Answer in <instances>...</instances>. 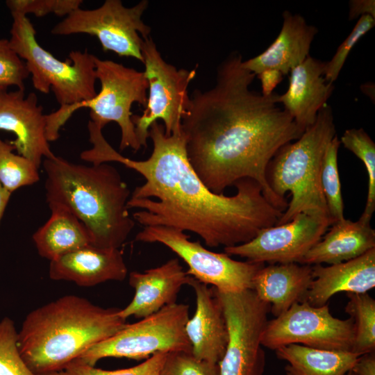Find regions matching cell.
Here are the masks:
<instances>
[{
  "instance_id": "cell-36",
  "label": "cell",
  "mask_w": 375,
  "mask_h": 375,
  "mask_svg": "<svg viewBox=\"0 0 375 375\" xmlns=\"http://www.w3.org/2000/svg\"><path fill=\"white\" fill-rule=\"evenodd\" d=\"M257 76L261 82V94L265 97L271 95L274 88L283 80V74L276 69H267L260 73Z\"/></svg>"
},
{
  "instance_id": "cell-22",
  "label": "cell",
  "mask_w": 375,
  "mask_h": 375,
  "mask_svg": "<svg viewBox=\"0 0 375 375\" xmlns=\"http://www.w3.org/2000/svg\"><path fill=\"white\" fill-rule=\"evenodd\" d=\"M313 281L312 265L297 262L263 265L252 280V290L278 317L304 301Z\"/></svg>"
},
{
  "instance_id": "cell-12",
  "label": "cell",
  "mask_w": 375,
  "mask_h": 375,
  "mask_svg": "<svg viewBox=\"0 0 375 375\" xmlns=\"http://www.w3.org/2000/svg\"><path fill=\"white\" fill-rule=\"evenodd\" d=\"M135 240L145 243H160L174 252L188 266L187 274L222 292L252 289V280L263 263L234 260L226 253L207 249L199 241L190 240L183 231L163 226H148L137 233Z\"/></svg>"
},
{
  "instance_id": "cell-11",
  "label": "cell",
  "mask_w": 375,
  "mask_h": 375,
  "mask_svg": "<svg viewBox=\"0 0 375 375\" xmlns=\"http://www.w3.org/2000/svg\"><path fill=\"white\" fill-rule=\"evenodd\" d=\"M148 6L146 0L133 7H125L120 0H106L94 9L79 8L58 23L51 33L88 34L99 40L104 51L133 57L143 63L142 44L149 38L151 28L142 17Z\"/></svg>"
},
{
  "instance_id": "cell-13",
  "label": "cell",
  "mask_w": 375,
  "mask_h": 375,
  "mask_svg": "<svg viewBox=\"0 0 375 375\" xmlns=\"http://www.w3.org/2000/svg\"><path fill=\"white\" fill-rule=\"evenodd\" d=\"M353 319L333 317L327 304L313 306L306 301L267 321L261 338L262 347L271 350L291 344L333 351H350L354 342Z\"/></svg>"
},
{
  "instance_id": "cell-7",
  "label": "cell",
  "mask_w": 375,
  "mask_h": 375,
  "mask_svg": "<svg viewBox=\"0 0 375 375\" xmlns=\"http://www.w3.org/2000/svg\"><path fill=\"white\" fill-rule=\"evenodd\" d=\"M8 40L12 49L25 62L33 87L48 94L51 90L60 106L89 101L97 94L94 55L88 49L72 51L65 61L55 58L40 45L36 31L24 15L11 13Z\"/></svg>"
},
{
  "instance_id": "cell-26",
  "label": "cell",
  "mask_w": 375,
  "mask_h": 375,
  "mask_svg": "<svg viewBox=\"0 0 375 375\" xmlns=\"http://www.w3.org/2000/svg\"><path fill=\"white\" fill-rule=\"evenodd\" d=\"M345 312L355 327L351 352L360 356L375 350V300L367 293H347Z\"/></svg>"
},
{
  "instance_id": "cell-8",
  "label": "cell",
  "mask_w": 375,
  "mask_h": 375,
  "mask_svg": "<svg viewBox=\"0 0 375 375\" xmlns=\"http://www.w3.org/2000/svg\"><path fill=\"white\" fill-rule=\"evenodd\" d=\"M189 306L174 303L142 320L128 324L110 338L92 346L76 360L94 366L104 358L147 359L157 353L192 352L185 326Z\"/></svg>"
},
{
  "instance_id": "cell-39",
  "label": "cell",
  "mask_w": 375,
  "mask_h": 375,
  "mask_svg": "<svg viewBox=\"0 0 375 375\" xmlns=\"http://www.w3.org/2000/svg\"><path fill=\"white\" fill-rule=\"evenodd\" d=\"M11 193L4 188L0 183V222L3 217L6 208L9 202Z\"/></svg>"
},
{
  "instance_id": "cell-10",
  "label": "cell",
  "mask_w": 375,
  "mask_h": 375,
  "mask_svg": "<svg viewBox=\"0 0 375 375\" xmlns=\"http://www.w3.org/2000/svg\"><path fill=\"white\" fill-rule=\"evenodd\" d=\"M142 53L149 96L142 114L133 115L131 119L140 145L146 148L149 128L155 122H163L168 135L181 131L182 119L190 107L188 87L196 69H177L167 62L150 37L144 39Z\"/></svg>"
},
{
  "instance_id": "cell-28",
  "label": "cell",
  "mask_w": 375,
  "mask_h": 375,
  "mask_svg": "<svg viewBox=\"0 0 375 375\" xmlns=\"http://www.w3.org/2000/svg\"><path fill=\"white\" fill-rule=\"evenodd\" d=\"M340 139L335 135L324 151L320 169V184L332 224L344 219V203L338 171Z\"/></svg>"
},
{
  "instance_id": "cell-38",
  "label": "cell",
  "mask_w": 375,
  "mask_h": 375,
  "mask_svg": "<svg viewBox=\"0 0 375 375\" xmlns=\"http://www.w3.org/2000/svg\"><path fill=\"white\" fill-rule=\"evenodd\" d=\"M351 371L355 375H375L374 351L359 356Z\"/></svg>"
},
{
  "instance_id": "cell-2",
  "label": "cell",
  "mask_w": 375,
  "mask_h": 375,
  "mask_svg": "<svg viewBox=\"0 0 375 375\" xmlns=\"http://www.w3.org/2000/svg\"><path fill=\"white\" fill-rule=\"evenodd\" d=\"M242 57L231 53L217 69L210 89L195 90L181 122L189 162L203 184L215 194L243 178L261 186L274 206L284 211L267 179V169L283 145L303 133L278 106L276 92L265 97L250 89L256 75L242 66Z\"/></svg>"
},
{
  "instance_id": "cell-18",
  "label": "cell",
  "mask_w": 375,
  "mask_h": 375,
  "mask_svg": "<svg viewBox=\"0 0 375 375\" xmlns=\"http://www.w3.org/2000/svg\"><path fill=\"white\" fill-rule=\"evenodd\" d=\"M128 274L119 249H103L92 244L50 261L49 275L54 281H67L91 287L108 281H122Z\"/></svg>"
},
{
  "instance_id": "cell-32",
  "label": "cell",
  "mask_w": 375,
  "mask_h": 375,
  "mask_svg": "<svg viewBox=\"0 0 375 375\" xmlns=\"http://www.w3.org/2000/svg\"><path fill=\"white\" fill-rule=\"evenodd\" d=\"M167 353H157L132 367L105 370L77 360L70 362L63 370L67 375H159Z\"/></svg>"
},
{
  "instance_id": "cell-14",
  "label": "cell",
  "mask_w": 375,
  "mask_h": 375,
  "mask_svg": "<svg viewBox=\"0 0 375 375\" xmlns=\"http://www.w3.org/2000/svg\"><path fill=\"white\" fill-rule=\"evenodd\" d=\"M331 224L329 217L299 213L288 222L262 228L246 243L224 247V253L257 263H301Z\"/></svg>"
},
{
  "instance_id": "cell-19",
  "label": "cell",
  "mask_w": 375,
  "mask_h": 375,
  "mask_svg": "<svg viewBox=\"0 0 375 375\" xmlns=\"http://www.w3.org/2000/svg\"><path fill=\"white\" fill-rule=\"evenodd\" d=\"M325 65L308 56L290 71L288 88L278 97V103L303 131L315 123L334 89L333 83L324 78Z\"/></svg>"
},
{
  "instance_id": "cell-30",
  "label": "cell",
  "mask_w": 375,
  "mask_h": 375,
  "mask_svg": "<svg viewBox=\"0 0 375 375\" xmlns=\"http://www.w3.org/2000/svg\"><path fill=\"white\" fill-rule=\"evenodd\" d=\"M0 375H35L20 354L18 332L8 317L0 321Z\"/></svg>"
},
{
  "instance_id": "cell-9",
  "label": "cell",
  "mask_w": 375,
  "mask_h": 375,
  "mask_svg": "<svg viewBox=\"0 0 375 375\" xmlns=\"http://www.w3.org/2000/svg\"><path fill=\"white\" fill-rule=\"evenodd\" d=\"M212 288L228 330L226 348L218 363L219 375H262L265 356L261 338L269 305L251 289L222 292Z\"/></svg>"
},
{
  "instance_id": "cell-4",
  "label": "cell",
  "mask_w": 375,
  "mask_h": 375,
  "mask_svg": "<svg viewBox=\"0 0 375 375\" xmlns=\"http://www.w3.org/2000/svg\"><path fill=\"white\" fill-rule=\"evenodd\" d=\"M42 165L48 205L72 212L88 229L92 245L119 249L135 222L127 208L130 190L117 169L108 162L84 165L56 156Z\"/></svg>"
},
{
  "instance_id": "cell-35",
  "label": "cell",
  "mask_w": 375,
  "mask_h": 375,
  "mask_svg": "<svg viewBox=\"0 0 375 375\" xmlns=\"http://www.w3.org/2000/svg\"><path fill=\"white\" fill-rule=\"evenodd\" d=\"M28 76L25 62L12 49L9 40L0 39V90H7L10 86L25 90Z\"/></svg>"
},
{
  "instance_id": "cell-25",
  "label": "cell",
  "mask_w": 375,
  "mask_h": 375,
  "mask_svg": "<svg viewBox=\"0 0 375 375\" xmlns=\"http://www.w3.org/2000/svg\"><path fill=\"white\" fill-rule=\"evenodd\" d=\"M287 362L286 375H346L359 356L350 351L319 349L291 344L275 350Z\"/></svg>"
},
{
  "instance_id": "cell-31",
  "label": "cell",
  "mask_w": 375,
  "mask_h": 375,
  "mask_svg": "<svg viewBox=\"0 0 375 375\" xmlns=\"http://www.w3.org/2000/svg\"><path fill=\"white\" fill-rule=\"evenodd\" d=\"M159 375H219L218 364L197 358L192 352L167 353Z\"/></svg>"
},
{
  "instance_id": "cell-5",
  "label": "cell",
  "mask_w": 375,
  "mask_h": 375,
  "mask_svg": "<svg viewBox=\"0 0 375 375\" xmlns=\"http://www.w3.org/2000/svg\"><path fill=\"white\" fill-rule=\"evenodd\" d=\"M336 135L331 107L325 104L315 123L294 142L281 147L269 162L267 179L273 192L291 201L276 225L290 221L299 213L329 217L320 184V169L324 151Z\"/></svg>"
},
{
  "instance_id": "cell-21",
  "label": "cell",
  "mask_w": 375,
  "mask_h": 375,
  "mask_svg": "<svg viewBox=\"0 0 375 375\" xmlns=\"http://www.w3.org/2000/svg\"><path fill=\"white\" fill-rule=\"evenodd\" d=\"M312 267L313 281L305 301L313 306L327 304L340 292L362 294L375 287V248L348 261Z\"/></svg>"
},
{
  "instance_id": "cell-37",
  "label": "cell",
  "mask_w": 375,
  "mask_h": 375,
  "mask_svg": "<svg viewBox=\"0 0 375 375\" xmlns=\"http://www.w3.org/2000/svg\"><path fill=\"white\" fill-rule=\"evenodd\" d=\"M362 15H370L375 18L374 0H351L349 1V19L352 20Z\"/></svg>"
},
{
  "instance_id": "cell-41",
  "label": "cell",
  "mask_w": 375,
  "mask_h": 375,
  "mask_svg": "<svg viewBox=\"0 0 375 375\" xmlns=\"http://www.w3.org/2000/svg\"><path fill=\"white\" fill-rule=\"evenodd\" d=\"M346 375H355L351 371H349Z\"/></svg>"
},
{
  "instance_id": "cell-17",
  "label": "cell",
  "mask_w": 375,
  "mask_h": 375,
  "mask_svg": "<svg viewBox=\"0 0 375 375\" xmlns=\"http://www.w3.org/2000/svg\"><path fill=\"white\" fill-rule=\"evenodd\" d=\"M196 295V310L185 330L192 353L199 360L218 364L228 342V330L222 306L213 288L192 276L188 284Z\"/></svg>"
},
{
  "instance_id": "cell-6",
  "label": "cell",
  "mask_w": 375,
  "mask_h": 375,
  "mask_svg": "<svg viewBox=\"0 0 375 375\" xmlns=\"http://www.w3.org/2000/svg\"><path fill=\"white\" fill-rule=\"evenodd\" d=\"M97 79L101 90L93 99L60 106L56 111L46 115V138L53 142L60 137L59 131L71 115L78 109L88 108L90 120L103 128L111 122L121 130L119 149H140L132 122L131 107L134 103L146 107L148 81L144 72L127 67L122 64L101 60L94 56Z\"/></svg>"
},
{
  "instance_id": "cell-33",
  "label": "cell",
  "mask_w": 375,
  "mask_h": 375,
  "mask_svg": "<svg viewBox=\"0 0 375 375\" xmlns=\"http://www.w3.org/2000/svg\"><path fill=\"white\" fill-rule=\"evenodd\" d=\"M375 25V18L370 15L360 17L351 33L338 47L333 58L326 62L324 78L326 82L333 83L347 60V58L358 41Z\"/></svg>"
},
{
  "instance_id": "cell-23",
  "label": "cell",
  "mask_w": 375,
  "mask_h": 375,
  "mask_svg": "<svg viewBox=\"0 0 375 375\" xmlns=\"http://www.w3.org/2000/svg\"><path fill=\"white\" fill-rule=\"evenodd\" d=\"M375 248V231L370 223L345 218L331 228L303 257L301 264L333 265L358 258Z\"/></svg>"
},
{
  "instance_id": "cell-15",
  "label": "cell",
  "mask_w": 375,
  "mask_h": 375,
  "mask_svg": "<svg viewBox=\"0 0 375 375\" xmlns=\"http://www.w3.org/2000/svg\"><path fill=\"white\" fill-rule=\"evenodd\" d=\"M25 90H0V131L12 133L9 142L21 155L40 167L43 159L56 156L46 138V115L37 95Z\"/></svg>"
},
{
  "instance_id": "cell-27",
  "label": "cell",
  "mask_w": 375,
  "mask_h": 375,
  "mask_svg": "<svg viewBox=\"0 0 375 375\" xmlns=\"http://www.w3.org/2000/svg\"><path fill=\"white\" fill-rule=\"evenodd\" d=\"M340 141L365 167L368 176L367 196L364 211L359 219L370 223L375 210V144L362 128L346 130Z\"/></svg>"
},
{
  "instance_id": "cell-1",
  "label": "cell",
  "mask_w": 375,
  "mask_h": 375,
  "mask_svg": "<svg viewBox=\"0 0 375 375\" xmlns=\"http://www.w3.org/2000/svg\"><path fill=\"white\" fill-rule=\"evenodd\" d=\"M88 131L92 147L81 153L83 160L92 165L119 162L144 177L145 182L134 189L127 203L128 209H139L132 217L143 227L190 231L209 247H229L246 243L262 228L276 225L283 212L251 178L237 181L234 195L211 192L189 162L182 130L168 135L162 124L153 122L149 130L152 152L143 160L115 151L98 126H91Z\"/></svg>"
},
{
  "instance_id": "cell-16",
  "label": "cell",
  "mask_w": 375,
  "mask_h": 375,
  "mask_svg": "<svg viewBox=\"0 0 375 375\" xmlns=\"http://www.w3.org/2000/svg\"><path fill=\"white\" fill-rule=\"evenodd\" d=\"M190 277L178 258L143 272H130L128 283L135 294L130 303L119 310V316L125 319L132 316L142 319L176 303L179 291Z\"/></svg>"
},
{
  "instance_id": "cell-34",
  "label": "cell",
  "mask_w": 375,
  "mask_h": 375,
  "mask_svg": "<svg viewBox=\"0 0 375 375\" xmlns=\"http://www.w3.org/2000/svg\"><path fill=\"white\" fill-rule=\"evenodd\" d=\"M82 0H8L6 5L11 13L26 16L33 14L43 17L52 13L58 16H67L81 8Z\"/></svg>"
},
{
  "instance_id": "cell-20",
  "label": "cell",
  "mask_w": 375,
  "mask_h": 375,
  "mask_svg": "<svg viewBox=\"0 0 375 375\" xmlns=\"http://www.w3.org/2000/svg\"><path fill=\"white\" fill-rule=\"evenodd\" d=\"M282 16L281 31L272 44L258 56L242 61V66L256 76L267 69L287 75L310 56L311 43L318 29L300 15L285 10Z\"/></svg>"
},
{
  "instance_id": "cell-29",
  "label": "cell",
  "mask_w": 375,
  "mask_h": 375,
  "mask_svg": "<svg viewBox=\"0 0 375 375\" xmlns=\"http://www.w3.org/2000/svg\"><path fill=\"white\" fill-rule=\"evenodd\" d=\"M13 146L0 138V183L11 194L40 179L39 167L29 159L15 153Z\"/></svg>"
},
{
  "instance_id": "cell-24",
  "label": "cell",
  "mask_w": 375,
  "mask_h": 375,
  "mask_svg": "<svg viewBox=\"0 0 375 375\" xmlns=\"http://www.w3.org/2000/svg\"><path fill=\"white\" fill-rule=\"evenodd\" d=\"M51 216L33 235L39 255L50 261L91 244L85 225L65 207L49 205Z\"/></svg>"
},
{
  "instance_id": "cell-40",
  "label": "cell",
  "mask_w": 375,
  "mask_h": 375,
  "mask_svg": "<svg viewBox=\"0 0 375 375\" xmlns=\"http://www.w3.org/2000/svg\"><path fill=\"white\" fill-rule=\"evenodd\" d=\"M38 375H67L64 371L53 372Z\"/></svg>"
},
{
  "instance_id": "cell-3",
  "label": "cell",
  "mask_w": 375,
  "mask_h": 375,
  "mask_svg": "<svg viewBox=\"0 0 375 375\" xmlns=\"http://www.w3.org/2000/svg\"><path fill=\"white\" fill-rule=\"evenodd\" d=\"M119 310L74 294L61 297L26 315L18 332L20 354L35 375L63 371L127 324Z\"/></svg>"
}]
</instances>
